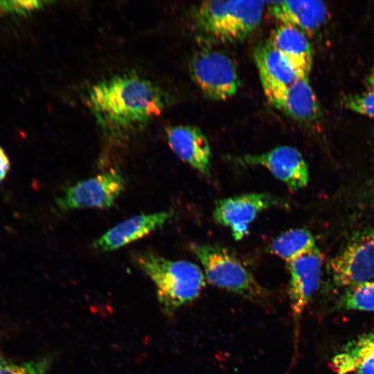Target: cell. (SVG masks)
I'll return each instance as SVG.
<instances>
[{
  "label": "cell",
  "mask_w": 374,
  "mask_h": 374,
  "mask_svg": "<svg viewBox=\"0 0 374 374\" xmlns=\"http://www.w3.org/2000/svg\"><path fill=\"white\" fill-rule=\"evenodd\" d=\"M10 169L9 158L4 150L0 146V183L6 177Z\"/></svg>",
  "instance_id": "23"
},
{
  "label": "cell",
  "mask_w": 374,
  "mask_h": 374,
  "mask_svg": "<svg viewBox=\"0 0 374 374\" xmlns=\"http://www.w3.org/2000/svg\"><path fill=\"white\" fill-rule=\"evenodd\" d=\"M39 1H0V12L26 14L42 6Z\"/></svg>",
  "instance_id": "22"
},
{
  "label": "cell",
  "mask_w": 374,
  "mask_h": 374,
  "mask_svg": "<svg viewBox=\"0 0 374 374\" xmlns=\"http://www.w3.org/2000/svg\"><path fill=\"white\" fill-rule=\"evenodd\" d=\"M263 91L273 107L295 121L310 124L321 116L319 102L308 77L300 78L285 87Z\"/></svg>",
  "instance_id": "11"
},
{
  "label": "cell",
  "mask_w": 374,
  "mask_h": 374,
  "mask_svg": "<svg viewBox=\"0 0 374 374\" xmlns=\"http://www.w3.org/2000/svg\"><path fill=\"white\" fill-rule=\"evenodd\" d=\"M87 104L105 137L118 143L158 116L166 97L152 82L129 71L93 84Z\"/></svg>",
  "instance_id": "1"
},
{
  "label": "cell",
  "mask_w": 374,
  "mask_h": 374,
  "mask_svg": "<svg viewBox=\"0 0 374 374\" xmlns=\"http://www.w3.org/2000/svg\"><path fill=\"white\" fill-rule=\"evenodd\" d=\"M331 368L335 374H374V332L344 344L332 358Z\"/></svg>",
  "instance_id": "16"
},
{
  "label": "cell",
  "mask_w": 374,
  "mask_h": 374,
  "mask_svg": "<svg viewBox=\"0 0 374 374\" xmlns=\"http://www.w3.org/2000/svg\"><path fill=\"white\" fill-rule=\"evenodd\" d=\"M344 103L348 109L374 118V91L346 96Z\"/></svg>",
  "instance_id": "21"
},
{
  "label": "cell",
  "mask_w": 374,
  "mask_h": 374,
  "mask_svg": "<svg viewBox=\"0 0 374 374\" xmlns=\"http://www.w3.org/2000/svg\"><path fill=\"white\" fill-rule=\"evenodd\" d=\"M253 60L263 90L285 87L302 78L287 60L267 42L256 46Z\"/></svg>",
  "instance_id": "17"
},
{
  "label": "cell",
  "mask_w": 374,
  "mask_h": 374,
  "mask_svg": "<svg viewBox=\"0 0 374 374\" xmlns=\"http://www.w3.org/2000/svg\"><path fill=\"white\" fill-rule=\"evenodd\" d=\"M134 260L153 283L159 305L168 316L193 302L205 287L203 271L192 262L170 260L152 251L136 253Z\"/></svg>",
  "instance_id": "2"
},
{
  "label": "cell",
  "mask_w": 374,
  "mask_h": 374,
  "mask_svg": "<svg viewBox=\"0 0 374 374\" xmlns=\"http://www.w3.org/2000/svg\"><path fill=\"white\" fill-rule=\"evenodd\" d=\"M315 247L314 238L310 231L292 229L274 239L269 245V251L287 262Z\"/></svg>",
  "instance_id": "18"
},
{
  "label": "cell",
  "mask_w": 374,
  "mask_h": 374,
  "mask_svg": "<svg viewBox=\"0 0 374 374\" xmlns=\"http://www.w3.org/2000/svg\"><path fill=\"white\" fill-rule=\"evenodd\" d=\"M337 308L344 310L374 312V281L348 287L339 299Z\"/></svg>",
  "instance_id": "19"
},
{
  "label": "cell",
  "mask_w": 374,
  "mask_h": 374,
  "mask_svg": "<svg viewBox=\"0 0 374 374\" xmlns=\"http://www.w3.org/2000/svg\"><path fill=\"white\" fill-rule=\"evenodd\" d=\"M8 362L4 357L3 355L2 354L1 350H0V368H1L3 366L7 364Z\"/></svg>",
  "instance_id": "24"
},
{
  "label": "cell",
  "mask_w": 374,
  "mask_h": 374,
  "mask_svg": "<svg viewBox=\"0 0 374 374\" xmlns=\"http://www.w3.org/2000/svg\"><path fill=\"white\" fill-rule=\"evenodd\" d=\"M166 136L177 157L204 176H211L210 144L198 127L188 125L170 126L166 129Z\"/></svg>",
  "instance_id": "13"
},
{
  "label": "cell",
  "mask_w": 374,
  "mask_h": 374,
  "mask_svg": "<svg viewBox=\"0 0 374 374\" xmlns=\"http://www.w3.org/2000/svg\"><path fill=\"white\" fill-rule=\"evenodd\" d=\"M189 71L198 88L212 100H226L233 96L240 86L236 66L225 53L203 48L194 53Z\"/></svg>",
  "instance_id": "5"
},
{
  "label": "cell",
  "mask_w": 374,
  "mask_h": 374,
  "mask_svg": "<svg viewBox=\"0 0 374 374\" xmlns=\"http://www.w3.org/2000/svg\"><path fill=\"white\" fill-rule=\"evenodd\" d=\"M51 360L45 356L21 364L8 362L0 368V374H47Z\"/></svg>",
  "instance_id": "20"
},
{
  "label": "cell",
  "mask_w": 374,
  "mask_h": 374,
  "mask_svg": "<svg viewBox=\"0 0 374 374\" xmlns=\"http://www.w3.org/2000/svg\"><path fill=\"white\" fill-rule=\"evenodd\" d=\"M328 271L337 287H350L374 277V228L350 242L328 264Z\"/></svg>",
  "instance_id": "8"
},
{
  "label": "cell",
  "mask_w": 374,
  "mask_h": 374,
  "mask_svg": "<svg viewBox=\"0 0 374 374\" xmlns=\"http://www.w3.org/2000/svg\"><path fill=\"white\" fill-rule=\"evenodd\" d=\"M323 260V254L315 247L287 262L290 273L288 296L294 321L296 353L301 320L305 308L318 290Z\"/></svg>",
  "instance_id": "7"
},
{
  "label": "cell",
  "mask_w": 374,
  "mask_h": 374,
  "mask_svg": "<svg viewBox=\"0 0 374 374\" xmlns=\"http://www.w3.org/2000/svg\"><path fill=\"white\" fill-rule=\"evenodd\" d=\"M172 211L142 213L130 217L111 228L94 240L93 249L107 252L141 239L166 224L173 216Z\"/></svg>",
  "instance_id": "12"
},
{
  "label": "cell",
  "mask_w": 374,
  "mask_h": 374,
  "mask_svg": "<svg viewBox=\"0 0 374 374\" xmlns=\"http://www.w3.org/2000/svg\"><path fill=\"white\" fill-rule=\"evenodd\" d=\"M271 15L281 24L290 25L306 35L319 30L327 21L328 10L321 1L267 2Z\"/></svg>",
  "instance_id": "14"
},
{
  "label": "cell",
  "mask_w": 374,
  "mask_h": 374,
  "mask_svg": "<svg viewBox=\"0 0 374 374\" xmlns=\"http://www.w3.org/2000/svg\"><path fill=\"white\" fill-rule=\"evenodd\" d=\"M285 205L280 198L265 193L235 195L217 201L213 217L220 225L230 229L235 240L249 233L251 223L262 211L275 206Z\"/></svg>",
  "instance_id": "9"
},
{
  "label": "cell",
  "mask_w": 374,
  "mask_h": 374,
  "mask_svg": "<svg viewBox=\"0 0 374 374\" xmlns=\"http://www.w3.org/2000/svg\"><path fill=\"white\" fill-rule=\"evenodd\" d=\"M262 1H208L193 10L195 31L206 42H235L246 39L260 24Z\"/></svg>",
  "instance_id": "3"
},
{
  "label": "cell",
  "mask_w": 374,
  "mask_h": 374,
  "mask_svg": "<svg viewBox=\"0 0 374 374\" xmlns=\"http://www.w3.org/2000/svg\"><path fill=\"white\" fill-rule=\"evenodd\" d=\"M267 42L278 51L302 77H308L312 66V51L307 35L299 28L279 24Z\"/></svg>",
  "instance_id": "15"
},
{
  "label": "cell",
  "mask_w": 374,
  "mask_h": 374,
  "mask_svg": "<svg viewBox=\"0 0 374 374\" xmlns=\"http://www.w3.org/2000/svg\"><path fill=\"white\" fill-rule=\"evenodd\" d=\"M191 249L212 285L238 294L253 303L267 305L269 293L227 249L217 245L195 244Z\"/></svg>",
  "instance_id": "4"
},
{
  "label": "cell",
  "mask_w": 374,
  "mask_h": 374,
  "mask_svg": "<svg viewBox=\"0 0 374 374\" xmlns=\"http://www.w3.org/2000/svg\"><path fill=\"white\" fill-rule=\"evenodd\" d=\"M125 184L119 170L112 168L66 187L56 198V205L62 211L109 208L123 192Z\"/></svg>",
  "instance_id": "6"
},
{
  "label": "cell",
  "mask_w": 374,
  "mask_h": 374,
  "mask_svg": "<svg viewBox=\"0 0 374 374\" xmlns=\"http://www.w3.org/2000/svg\"><path fill=\"white\" fill-rule=\"evenodd\" d=\"M242 166H262L291 190L305 188L310 179L308 165L301 152L292 146H277L269 151L235 157Z\"/></svg>",
  "instance_id": "10"
}]
</instances>
